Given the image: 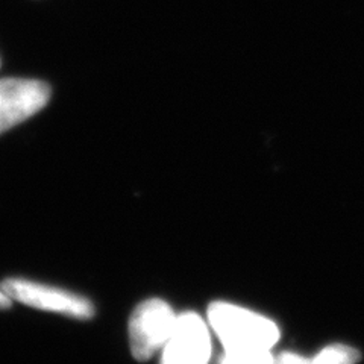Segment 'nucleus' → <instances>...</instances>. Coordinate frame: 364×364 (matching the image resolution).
<instances>
[{
	"instance_id": "f257e3e1",
	"label": "nucleus",
	"mask_w": 364,
	"mask_h": 364,
	"mask_svg": "<svg viewBox=\"0 0 364 364\" xmlns=\"http://www.w3.org/2000/svg\"><path fill=\"white\" fill-rule=\"evenodd\" d=\"M207 317L225 350H270L279 338L275 322L234 304L213 302Z\"/></svg>"
},
{
	"instance_id": "f03ea898",
	"label": "nucleus",
	"mask_w": 364,
	"mask_h": 364,
	"mask_svg": "<svg viewBox=\"0 0 364 364\" xmlns=\"http://www.w3.org/2000/svg\"><path fill=\"white\" fill-rule=\"evenodd\" d=\"M178 316L166 301L147 299L134 310L129 318V345L139 361L149 360L163 349L172 334Z\"/></svg>"
},
{
	"instance_id": "7ed1b4c3",
	"label": "nucleus",
	"mask_w": 364,
	"mask_h": 364,
	"mask_svg": "<svg viewBox=\"0 0 364 364\" xmlns=\"http://www.w3.org/2000/svg\"><path fill=\"white\" fill-rule=\"evenodd\" d=\"M0 289L13 301L32 306V309L60 313L68 317L82 318V321L95 316V306L88 299L61 289L20 278L5 279Z\"/></svg>"
},
{
	"instance_id": "20e7f679",
	"label": "nucleus",
	"mask_w": 364,
	"mask_h": 364,
	"mask_svg": "<svg viewBox=\"0 0 364 364\" xmlns=\"http://www.w3.org/2000/svg\"><path fill=\"white\" fill-rule=\"evenodd\" d=\"M50 85L37 79H0V134L36 116L50 100Z\"/></svg>"
},
{
	"instance_id": "39448f33",
	"label": "nucleus",
	"mask_w": 364,
	"mask_h": 364,
	"mask_svg": "<svg viewBox=\"0 0 364 364\" xmlns=\"http://www.w3.org/2000/svg\"><path fill=\"white\" fill-rule=\"evenodd\" d=\"M211 355L210 328L196 313L179 314L163 348L161 364H207Z\"/></svg>"
},
{
	"instance_id": "423d86ee",
	"label": "nucleus",
	"mask_w": 364,
	"mask_h": 364,
	"mask_svg": "<svg viewBox=\"0 0 364 364\" xmlns=\"http://www.w3.org/2000/svg\"><path fill=\"white\" fill-rule=\"evenodd\" d=\"M360 352L346 345H329L310 358V364H357Z\"/></svg>"
},
{
	"instance_id": "0eeeda50",
	"label": "nucleus",
	"mask_w": 364,
	"mask_h": 364,
	"mask_svg": "<svg viewBox=\"0 0 364 364\" xmlns=\"http://www.w3.org/2000/svg\"><path fill=\"white\" fill-rule=\"evenodd\" d=\"M270 350H225L220 364H273Z\"/></svg>"
},
{
	"instance_id": "6e6552de",
	"label": "nucleus",
	"mask_w": 364,
	"mask_h": 364,
	"mask_svg": "<svg viewBox=\"0 0 364 364\" xmlns=\"http://www.w3.org/2000/svg\"><path fill=\"white\" fill-rule=\"evenodd\" d=\"M273 364H310V358L296 354V352H282Z\"/></svg>"
},
{
	"instance_id": "1a4fd4ad",
	"label": "nucleus",
	"mask_w": 364,
	"mask_h": 364,
	"mask_svg": "<svg viewBox=\"0 0 364 364\" xmlns=\"http://www.w3.org/2000/svg\"><path fill=\"white\" fill-rule=\"evenodd\" d=\"M11 305H13V299H11L9 296L0 289V309H9Z\"/></svg>"
}]
</instances>
